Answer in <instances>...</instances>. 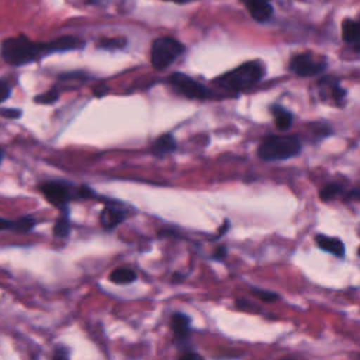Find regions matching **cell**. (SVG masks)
Listing matches in <instances>:
<instances>
[{
	"label": "cell",
	"mask_w": 360,
	"mask_h": 360,
	"mask_svg": "<svg viewBox=\"0 0 360 360\" xmlns=\"http://www.w3.org/2000/svg\"><path fill=\"white\" fill-rule=\"evenodd\" d=\"M169 83L183 96L188 97V98H205L210 96V91L200 84L198 82H195L194 79H191L190 76L176 72L169 77Z\"/></svg>",
	"instance_id": "5"
},
{
	"label": "cell",
	"mask_w": 360,
	"mask_h": 360,
	"mask_svg": "<svg viewBox=\"0 0 360 360\" xmlns=\"http://www.w3.org/2000/svg\"><path fill=\"white\" fill-rule=\"evenodd\" d=\"M39 190L51 204L60 208H66L69 200L72 198L70 186L63 181H44L39 184Z\"/></svg>",
	"instance_id": "6"
},
{
	"label": "cell",
	"mask_w": 360,
	"mask_h": 360,
	"mask_svg": "<svg viewBox=\"0 0 360 360\" xmlns=\"http://www.w3.org/2000/svg\"><path fill=\"white\" fill-rule=\"evenodd\" d=\"M301 143L297 136H267L259 146L257 155L263 160H284L298 155Z\"/></svg>",
	"instance_id": "3"
},
{
	"label": "cell",
	"mask_w": 360,
	"mask_h": 360,
	"mask_svg": "<svg viewBox=\"0 0 360 360\" xmlns=\"http://www.w3.org/2000/svg\"><path fill=\"white\" fill-rule=\"evenodd\" d=\"M179 360H205L202 356H200L198 353H194V352H186L183 353Z\"/></svg>",
	"instance_id": "27"
},
{
	"label": "cell",
	"mask_w": 360,
	"mask_h": 360,
	"mask_svg": "<svg viewBox=\"0 0 360 360\" xmlns=\"http://www.w3.org/2000/svg\"><path fill=\"white\" fill-rule=\"evenodd\" d=\"M315 243L318 245V248L321 250L328 252V253H330L336 257H343L345 256V243L339 238L318 233L315 236Z\"/></svg>",
	"instance_id": "8"
},
{
	"label": "cell",
	"mask_w": 360,
	"mask_h": 360,
	"mask_svg": "<svg viewBox=\"0 0 360 360\" xmlns=\"http://www.w3.org/2000/svg\"><path fill=\"white\" fill-rule=\"evenodd\" d=\"M263 73H264V69L260 62L257 60L245 62L236 69L217 77L215 83L228 90L239 91L257 83L263 77Z\"/></svg>",
	"instance_id": "2"
},
{
	"label": "cell",
	"mask_w": 360,
	"mask_h": 360,
	"mask_svg": "<svg viewBox=\"0 0 360 360\" xmlns=\"http://www.w3.org/2000/svg\"><path fill=\"white\" fill-rule=\"evenodd\" d=\"M271 111L276 118V127L278 129H288L292 122V115L287 110H284L283 107H278V105H274L271 108Z\"/></svg>",
	"instance_id": "15"
},
{
	"label": "cell",
	"mask_w": 360,
	"mask_h": 360,
	"mask_svg": "<svg viewBox=\"0 0 360 360\" xmlns=\"http://www.w3.org/2000/svg\"><path fill=\"white\" fill-rule=\"evenodd\" d=\"M167 1H173V3H179V4H184L188 1H194V0H167Z\"/></svg>",
	"instance_id": "33"
},
{
	"label": "cell",
	"mask_w": 360,
	"mask_h": 360,
	"mask_svg": "<svg viewBox=\"0 0 360 360\" xmlns=\"http://www.w3.org/2000/svg\"><path fill=\"white\" fill-rule=\"evenodd\" d=\"M3 158H4V150L0 148V162L3 160Z\"/></svg>",
	"instance_id": "34"
},
{
	"label": "cell",
	"mask_w": 360,
	"mask_h": 360,
	"mask_svg": "<svg viewBox=\"0 0 360 360\" xmlns=\"http://www.w3.org/2000/svg\"><path fill=\"white\" fill-rule=\"evenodd\" d=\"M152 152L158 153V155H165V153H170L176 149V139L172 134H165L160 135L159 138L155 139V142L152 143Z\"/></svg>",
	"instance_id": "12"
},
{
	"label": "cell",
	"mask_w": 360,
	"mask_h": 360,
	"mask_svg": "<svg viewBox=\"0 0 360 360\" xmlns=\"http://www.w3.org/2000/svg\"><path fill=\"white\" fill-rule=\"evenodd\" d=\"M184 52V45L172 37H162L153 41L150 60L155 69H165Z\"/></svg>",
	"instance_id": "4"
},
{
	"label": "cell",
	"mask_w": 360,
	"mask_h": 360,
	"mask_svg": "<svg viewBox=\"0 0 360 360\" xmlns=\"http://www.w3.org/2000/svg\"><path fill=\"white\" fill-rule=\"evenodd\" d=\"M11 226H13V221L11 219H6V218L0 217V231L11 229Z\"/></svg>",
	"instance_id": "29"
},
{
	"label": "cell",
	"mask_w": 360,
	"mask_h": 360,
	"mask_svg": "<svg viewBox=\"0 0 360 360\" xmlns=\"http://www.w3.org/2000/svg\"><path fill=\"white\" fill-rule=\"evenodd\" d=\"M267 1H269V0H267Z\"/></svg>",
	"instance_id": "35"
},
{
	"label": "cell",
	"mask_w": 360,
	"mask_h": 360,
	"mask_svg": "<svg viewBox=\"0 0 360 360\" xmlns=\"http://www.w3.org/2000/svg\"><path fill=\"white\" fill-rule=\"evenodd\" d=\"M326 63L314 58L311 53L295 55L290 62V69L298 76H314L323 72Z\"/></svg>",
	"instance_id": "7"
},
{
	"label": "cell",
	"mask_w": 360,
	"mask_h": 360,
	"mask_svg": "<svg viewBox=\"0 0 360 360\" xmlns=\"http://www.w3.org/2000/svg\"><path fill=\"white\" fill-rule=\"evenodd\" d=\"M170 326L177 340L187 339L190 333V318L183 312H174L170 318Z\"/></svg>",
	"instance_id": "10"
},
{
	"label": "cell",
	"mask_w": 360,
	"mask_h": 360,
	"mask_svg": "<svg viewBox=\"0 0 360 360\" xmlns=\"http://www.w3.org/2000/svg\"><path fill=\"white\" fill-rule=\"evenodd\" d=\"M83 46L84 42L76 37H60L51 42H34L25 35H18L7 38L1 42L0 56L8 65L21 66L52 52L79 49Z\"/></svg>",
	"instance_id": "1"
},
{
	"label": "cell",
	"mask_w": 360,
	"mask_h": 360,
	"mask_svg": "<svg viewBox=\"0 0 360 360\" xmlns=\"http://www.w3.org/2000/svg\"><path fill=\"white\" fill-rule=\"evenodd\" d=\"M342 193V186L338 183H329L326 184L321 191H319V197L322 201H330L333 200L338 194Z\"/></svg>",
	"instance_id": "18"
},
{
	"label": "cell",
	"mask_w": 360,
	"mask_h": 360,
	"mask_svg": "<svg viewBox=\"0 0 360 360\" xmlns=\"http://www.w3.org/2000/svg\"><path fill=\"white\" fill-rule=\"evenodd\" d=\"M108 278L115 284H129L135 281L136 273L128 267H118L110 273Z\"/></svg>",
	"instance_id": "13"
},
{
	"label": "cell",
	"mask_w": 360,
	"mask_h": 360,
	"mask_svg": "<svg viewBox=\"0 0 360 360\" xmlns=\"http://www.w3.org/2000/svg\"><path fill=\"white\" fill-rule=\"evenodd\" d=\"M58 98H59L58 90L52 89V90H48V91L42 93V94H38L34 100H35V103H39V104H52V103H55Z\"/></svg>",
	"instance_id": "21"
},
{
	"label": "cell",
	"mask_w": 360,
	"mask_h": 360,
	"mask_svg": "<svg viewBox=\"0 0 360 360\" xmlns=\"http://www.w3.org/2000/svg\"><path fill=\"white\" fill-rule=\"evenodd\" d=\"M229 229V221L228 219H225L224 221V224H222V226L219 228V231H218V235H217V238H221V236H224V233H226V231Z\"/></svg>",
	"instance_id": "30"
},
{
	"label": "cell",
	"mask_w": 360,
	"mask_h": 360,
	"mask_svg": "<svg viewBox=\"0 0 360 360\" xmlns=\"http://www.w3.org/2000/svg\"><path fill=\"white\" fill-rule=\"evenodd\" d=\"M256 21H267L273 15V7L267 0H242Z\"/></svg>",
	"instance_id": "9"
},
{
	"label": "cell",
	"mask_w": 360,
	"mask_h": 360,
	"mask_svg": "<svg viewBox=\"0 0 360 360\" xmlns=\"http://www.w3.org/2000/svg\"><path fill=\"white\" fill-rule=\"evenodd\" d=\"M125 218V214L121 208H117L114 205L105 207L100 214V222L104 229L110 231L114 229L120 222H122Z\"/></svg>",
	"instance_id": "11"
},
{
	"label": "cell",
	"mask_w": 360,
	"mask_h": 360,
	"mask_svg": "<svg viewBox=\"0 0 360 360\" xmlns=\"http://www.w3.org/2000/svg\"><path fill=\"white\" fill-rule=\"evenodd\" d=\"M172 278H173L174 281H180V280H183V278H184V276H183V274H180V273H174V274L172 276Z\"/></svg>",
	"instance_id": "32"
},
{
	"label": "cell",
	"mask_w": 360,
	"mask_h": 360,
	"mask_svg": "<svg viewBox=\"0 0 360 360\" xmlns=\"http://www.w3.org/2000/svg\"><path fill=\"white\" fill-rule=\"evenodd\" d=\"M235 305H236V308L240 309V311H248V312H252V314L260 312V307L256 305L255 302L246 300V298H239V300H236Z\"/></svg>",
	"instance_id": "22"
},
{
	"label": "cell",
	"mask_w": 360,
	"mask_h": 360,
	"mask_svg": "<svg viewBox=\"0 0 360 360\" xmlns=\"http://www.w3.org/2000/svg\"><path fill=\"white\" fill-rule=\"evenodd\" d=\"M252 292H253L255 297H257L263 302H273V301H277L280 298L277 292H273V291H269V290H263V288L252 287Z\"/></svg>",
	"instance_id": "20"
},
{
	"label": "cell",
	"mask_w": 360,
	"mask_h": 360,
	"mask_svg": "<svg viewBox=\"0 0 360 360\" xmlns=\"http://www.w3.org/2000/svg\"><path fill=\"white\" fill-rule=\"evenodd\" d=\"M127 45V38H103L97 42L98 48L103 49H121Z\"/></svg>",
	"instance_id": "19"
},
{
	"label": "cell",
	"mask_w": 360,
	"mask_h": 360,
	"mask_svg": "<svg viewBox=\"0 0 360 360\" xmlns=\"http://www.w3.org/2000/svg\"><path fill=\"white\" fill-rule=\"evenodd\" d=\"M21 110L18 108H1L0 110V115L4 117V118H8V120H17L21 117Z\"/></svg>",
	"instance_id": "23"
},
{
	"label": "cell",
	"mask_w": 360,
	"mask_h": 360,
	"mask_svg": "<svg viewBox=\"0 0 360 360\" xmlns=\"http://www.w3.org/2000/svg\"><path fill=\"white\" fill-rule=\"evenodd\" d=\"M105 91H107V87H105V86H103V87H98V89H94V94H96L97 97L103 96Z\"/></svg>",
	"instance_id": "31"
},
{
	"label": "cell",
	"mask_w": 360,
	"mask_h": 360,
	"mask_svg": "<svg viewBox=\"0 0 360 360\" xmlns=\"http://www.w3.org/2000/svg\"><path fill=\"white\" fill-rule=\"evenodd\" d=\"M11 94V87L6 80H0V104L6 101Z\"/></svg>",
	"instance_id": "24"
},
{
	"label": "cell",
	"mask_w": 360,
	"mask_h": 360,
	"mask_svg": "<svg viewBox=\"0 0 360 360\" xmlns=\"http://www.w3.org/2000/svg\"><path fill=\"white\" fill-rule=\"evenodd\" d=\"M70 232V222H69V215L66 208H63V214L58 218L53 226V235L56 238H66Z\"/></svg>",
	"instance_id": "16"
},
{
	"label": "cell",
	"mask_w": 360,
	"mask_h": 360,
	"mask_svg": "<svg viewBox=\"0 0 360 360\" xmlns=\"http://www.w3.org/2000/svg\"><path fill=\"white\" fill-rule=\"evenodd\" d=\"M35 225H37V221H35L32 217H28V215H27V217H21V218L13 221L11 231L24 233V232H30Z\"/></svg>",
	"instance_id": "17"
},
{
	"label": "cell",
	"mask_w": 360,
	"mask_h": 360,
	"mask_svg": "<svg viewBox=\"0 0 360 360\" xmlns=\"http://www.w3.org/2000/svg\"><path fill=\"white\" fill-rule=\"evenodd\" d=\"M52 360H69V350H68L66 347L58 346V347L55 349V353H53Z\"/></svg>",
	"instance_id": "25"
},
{
	"label": "cell",
	"mask_w": 360,
	"mask_h": 360,
	"mask_svg": "<svg viewBox=\"0 0 360 360\" xmlns=\"http://www.w3.org/2000/svg\"><path fill=\"white\" fill-rule=\"evenodd\" d=\"M332 96H333V98H336V100H342V98L346 96V90L342 89L338 83H335V84L332 86Z\"/></svg>",
	"instance_id": "26"
},
{
	"label": "cell",
	"mask_w": 360,
	"mask_h": 360,
	"mask_svg": "<svg viewBox=\"0 0 360 360\" xmlns=\"http://www.w3.org/2000/svg\"><path fill=\"white\" fill-rule=\"evenodd\" d=\"M342 35L346 42L356 44L359 41V22L350 18L345 20L342 24Z\"/></svg>",
	"instance_id": "14"
},
{
	"label": "cell",
	"mask_w": 360,
	"mask_h": 360,
	"mask_svg": "<svg viewBox=\"0 0 360 360\" xmlns=\"http://www.w3.org/2000/svg\"><path fill=\"white\" fill-rule=\"evenodd\" d=\"M225 256H226V246L217 248V250L212 255V257L217 259V260H222V259H225Z\"/></svg>",
	"instance_id": "28"
}]
</instances>
